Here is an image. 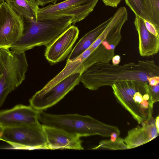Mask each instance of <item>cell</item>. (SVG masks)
I'll use <instances>...</instances> for the list:
<instances>
[{
  "instance_id": "obj_1",
  "label": "cell",
  "mask_w": 159,
  "mask_h": 159,
  "mask_svg": "<svg viewBox=\"0 0 159 159\" xmlns=\"http://www.w3.org/2000/svg\"><path fill=\"white\" fill-rule=\"evenodd\" d=\"M154 76H159V67L153 60H139L137 64L131 62L122 65L99 62L85 70L80 81L85 88L93 91L125 81L148 82V77Z\"/></svg>"
},
{
  "instance_id": "obj_2",
  "label": "cell",
  "mask_w": 159,
  "mask_h": 159,
  "mask_svg": "<svg viewBox=\"0 0 159 159\" xmlns=\"http://www.w3.org/2000/svg\"><path fill=\"white\" fill-rule=\"evenodd\" d=\"M38 119L43 125L62 129L80 137L93 135L110 137L112 133L120 134L118 128L105 123L88 115H57L39 111Z\"/></svg>"
},
{
  "instance_id": "obj_3",
  "label": "cell",
  "mask_w": 159,
  "mask_h": 159,
  "mask_svg": "<svg viewBox=\"0 0 159 159\" xmlns=\"http://www.w3.org/2000/svg\"><path fill=\"white\" fill-rule=\"evenodd\" d=\"M25 20L22 34L10 48L12 51L25 52L36 46H47L72 24V18L67 16L36 22Z\"/></svg>"
},
{
  "instance_id": "obj_4",
  "label": "cell",
  "mask_w": 159,
  "mask_h": 159,
  "mask_svg": "<svg viewBox=\"0 0 159 159\" xmlns=\"http://www.w3.org/2000/svg\"><path fill=\"white\" fill-rule=\"evenodd\" d=\"M0 49L5 69L0 78V108L8 94L25 79L28 66L25 52H18L8 49Z\"/></svg>"
},
{
  "instance_id": "obj_5",
  "label": "cell",
  "mask_w": 159,
  "mask_h": 159,
  "mask_svg": "<svg viewBox=\"0 0 159 159\" xmlns=\"http://www.w3.org/2000/svg\"><path fill=\"white\" fill-rule=\"evenodd\" d=\"M99 0H65L39 8L37 20L70 16L74 25L85 18L93 10Z\"/></svg>"
},
{
  "instance_id": "obj_6",
  "label": "cell",
  "mask_w": 159,
  "mask_h": 159,
  "mask_svg": "<svg viewBox=\"0 0 159 159\" xmlns=\"http://www.w3.org/2000/svg\"><path fill=\"white\" fill-rule=\"evenodd\" d=\"M1 139L17 148L48 149L43 125L40 123L3 128Z\"/></svg>"
},
{
  "instance_id": "obj_7",
  "label": "cell",
  "mask_w": 159,
  "mask_h": 159,
  "mask_svg": "<svg viewBox=\"0 0 159 159\" xmlns=\"http://www.w3.org/2000/svg\"><path fill=\"white\" fill-rule=\"evenodd\" d=\"M81 74L76 72L71 75L43 93L36 92L29 100L30 105L38 111L54 105L79 84Z\"/></svg>"
},
{
  "instance_id": "obj_8",
  "label": "cell",
  "mask_w": 159,
  "mask_h": 159,
  "mask_svg": "<svg viewBox=\"0 0 159 159\" xmlns=\"http://www.w3.org/2000/svg\"><path fill=\"white\" fill-rule=\"evenodd\" d=\"M23 18L6 2L0 4V48H11L20 39L24 29Z\"/></svg>"
},
{
  "instance_id": "obj_9",
  "label": "cell",
  "mask_w": 159,
  "mask_h": 159,
  "mask_svg": "<svg viewBox=\"0 0 159 159\" xmlns=\"http://www.w3.org/2000/svg\"><path fill=\"white\" fill-rule=\"evenodd\" d=\"M79 33L77 27L71 25L47 45L45 56L47 60L54 64L65 59L72 50Z\"/></svg>"
},
{
  "instance_id": "obj_10",
  "label": "cell",
  "mask_w": 159,
  "mask_h": 159,
  "mask_svg": "<svg viewBox=\"0 0 159 159\" xmlns=\"http://www.w3.org/2000/svg\"><path fill=\"white\" fill-rule=\"evenodd\" d=\"M39 112L30 105H16L0 111V126L4 128L38 124Z\"/></svg>"
},
{
  "instance_id": "obj_11",
  "label": "cell",
  "mask_w": 159,
  "mask_h": 159,
  "mask_svg": "<svg viewBox=\"0 0 159 159\" xmlns=\"http://www.w3.org/2000/svg\"><path fill=\"white\" fill-rule=\"evenodd\" d=\"M42 125L48 149L84 150L80 137L60 128Z\"/></svg>"
},
{
  "instance_id": "obj_12",
  "label": "cell",
  "mask_w": 159,
  "mask_h": 159,
  "mask_svg": "<svg viewBox=\"0 0 159 159\" xmlns=\"http://www.w3.org/2000/svg\"><path fill=\"white\" fill-rule=\"evenodd\" d=\"M128 20V14L125 7L117 10L103 31L92 44L95 48L102 42H105L115 49L121 38V30L125 23Z\"/></svg>"
},
{
  "instance_id": "obj_13",
  "label": "cell",
  "mask_w": 159,
  "mask_h": 159,
  "mask_svg": "<svg viewBox=\"0 0 159 159\" xmlns=\"http://www.w3.org/2000/svg\"><path fill=\"white\" fill-rule=\"evenodd\" d=\"M152 114L142 126H138L129 130L124 141L128 149L133 148L144 144L154 139L159 134L155 125Z\"/></svg>"
},
{
  "instance_id": "obj_14",
  "label": "cell",
  "mask_w": 159,
  "mask_h": 159,
  "mask_svg": "<svg viewBox=\"0 0 159 159\" xmlns=\"http://www.w3.org/2000/svg\"><path fill=\"white\" fill-rule=\"evenodd\" d=\"M134 23L139 38L140 55L148 57L157 54L159 50V37L149 32L146 28L143 19L135 16Z\"/></svg>"
},
{
  "instance_id": "obj_15",
  "label": "cell",
  "mask_w": 159,
  "mask_h": 159,
  "mask_svg": "<svg viewBox=\"0 0 159 159\" xmlns=\"http://www.w3.org/2000/svg\"><path fill=\"white\" fill-rule=\"evenodd\" d=\"M111 18L112 16L85 34L72 49L66 62L73 61L88 49L99 37Z\"/></svg>"
},
{
  "instance_id": "obj_16",
  "label": "cell",
  "mask_w": 159,
  "mask_h": 159,
  "mask_svg": "<svg viewBox=\"0 0 159 159\" xmlns=\"http://www.w3.org/2000/svg\"><path fill=\"white\" fill-rule=\"evenodd\" d=\"M12 9L24 19L33 22L37 21L39 9L36 0H6Z\"/></svg>"
},
{
  "instance_id": "obj_17",
  "label": "cell",
  "mask_w": 159,
  "mask_h": 159,
  "mask_svg": "<svg viewBox=\"0 0 159 159\" xmlns=\"http://www.w3.org/2000/svg\"><path fill=\"white\" fill-rule=\"evenodd\" d=\"M125 1L135 16L152 23V14L159 6V0Z\"/></svg>"
},
{
  "instance_id": "obj_18",
  "label": "cell",
  "mask_w": 159,
  "mask_h": 159,
  "mask_svg": "<svg viewBox=\"0 0 159 159\" xmlns=\"http://www.w3.org/2000/svg\"><path fill=\"white\" fill-rule=\"evenodd\" d=\"M128 149L123 139L118 137L115 141L110 140L101 141L97 146L92 148L93 150H121Z\"/></svg>"
},
{
  "instance_id": "obj_19",
  "label": "cell",
  "mask_w": 159,
  "mask_h": 159,
  "mask_svg": "<svg viewBox=\"0 0 159 159\" xmlns=\"http://www.w3.org/2000/svg\"><path fill=\"white\" fill-rule=\"evenodd\" d=\"M149 107L153 108L154 104L159 101V83L155 86H149Z\"/></svg>"
},
{
  "instance_id": "obj_20",
  "label": "cell",
  "mask_w": 159,
  "mask_h": 159,
  "mask_svg": "<svg viewBox=\"0 0 159 159\" xmlns=\"http://www.w3.org/2000/svg\"><path fill=\"white\" fill-rule=\"evenodd\" d=\"M145 26L147 30L156 37H159V29L150 22L143 19Z\"/></svg>"
},
{
  "instance_id": "obj_21",
  "label": "cell",
  "mask_w": 159,
  "mask_h": 159,
  "mask_svg": "<svg viewBox=\"0 0 159 159\" xmlns=\"http://www.w3.org/2000/svg\"><path fill=\"white\" fill-rule=\"evenodd\" d=\"M106 6L113 7H117L119 4L123 0H101Z\"/></svg>"
},
{
  "instance_id": "obj_22",
  "label": "cell",
  "mask_w": 159,
  "mask_h": 159,
  "mask_svg": "<svg viewBox=\"0 0 159 159\" xmlns=\"http://www.w3.org/2000/svg\"><path fill=\"white\" fill-rule=\"evenodd\" d=\"M147 80L149 85L155 86L159 83V76L148 77Z\"/></svg>"
},
{
  "instance_id": "obj_23",
  "label": "cell",
  "mask_w": 159,
  "mask_h": 159,
  "mask_svg": "<svg viewBox=\"0 0 159 159\" xmlns=\"http://www.w3.org/2000/svg\"><path fill=\"white\" fill-rule=\"evenodd\" d=\"M5 69V66L3 56L0 48V78L3 74Z\"/></svg>"
},
{
  "instance_id": "obj_24",
  "label": "cell",
  "mask_w": 159,
  "mask_h": 159,
  "mask_svg": "<svg viewBox=\"0 0 159 159\" xmlns=\"http://www.w3.org/2000/svg\"><path fill=\"white\" fill-rule=\"evenodd\" d=\"M59 0H36L39 6L43 7L48 3L51 2L53 4L56 3V2Z\"/></svg>"
},
{
  "instance_id": "obj_25",
  "label": "cell",
  "mask_w": 159,
  "mask_h": 159,
  "mask_svg": "<svg viewBox=\"0 0 159 159\" xmlns=\"http://www.w3.org/2000/svg\"><path fill=\"white\" fill-rule=\"evenodd\" d=\"M120 57L119 55H114L112 59V63L113 65H118L120 62Z\"/></svg>"
},
{
  "instance_id": "obj_26",
  "label": "cell",
  "mask_w": 159,
  "mask_h": 159,
  "mask_svg": "<svg viewBox=\"0 0 159 159\" xmlns=\"http://www.w3.org/2000/svg\"><path fill=\"white\" fill-rule=\"evenodd\" d=\"M120 134L117 132H114L111 133L110 137V140L112 141H115L116 139L119 137Z\"/></svg>"
},
{
  "instance_id": "obj_27",
  "label": "cell",
  "mask_w": 159,
  "mask_h": 159,
  "mask_svg": "<svg viewBox=\"0 0 159 159\" xmlns=\"http://www.w3.org/2000/svg\"><path fill=\"white\" fill-rule=\"evenodd\" d=\"M155 125L158 132L159 133V116H157L155 120Z\"/></svg>"
},
{
  "instance_id": "obj_28",
  "label": "cell",
  "mask_w": 159,
  "mask_h": 159,
  "mask_svg": "<svg viewBox=\"0 0 159 159\" xmlns=\"http://www.w3.org/2000/svg\"><path fill=\"white\" fill-rule=\"evenodd\" d=\"M3 131V128L0 126V139H1V137L2 136Z\"/></svg>"
},
{
  "instance_id": "obj_29",
  "label": "cell",
  "mask_w": 159,
  "mask_h": 159,
  "mask_svg": "<svg viewBox=\"0 0 159 159\" xmlns=\"http://www.w3.org/2000/svg\"><path fill=\"white\" fill-rule=\"evenodd\" d=\"M6 0H0V4L3 2H5Z\"/></svg>"
}]
</instances>
